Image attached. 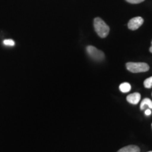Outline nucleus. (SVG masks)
Wrapping results in <instances>:
<instances>
[{
    "label": "nucleus",
    "instance_id": "nucleus-3",
    "mask_svg": "<svg viewBox=\"0 0 152 152\" xmlns=\"http://www.w3.org/2000/svg\"><path fill=\"white\" fill-rule=\"evenodd\" d=\"M86 51L90 58L96 61H102L105 58L104 53L94 46H91V45L87 46Z\"/></svg>",
    "mask_w": 152,
    "mask_h": 152
},
{
    "label": "nucleus",
    "instance_id": "nucleus-9",
    "mask_svg": "<svg viewBox=\"0 0 152 152\" xmlns=\"http://www.w3.org/2000/svg\"><path fill=\"white\" fill-rule=\"evenodd\" d=\"M144 85L146 88H151V87H152V76L144 80Z\"/></svg>",
    "mask_w": 152,
    "mask_h": 152
},
{
    "label": "nucleus",
    "instance_id": "nucleus-8",
    "mask_svg": "<svg viewBox=\"0 0 152 152\" xmlns=\"http://www.w3.org/2000/svg\"><path fill=\"white\" fill-rule=\"evenodd\" d=\"M119 89L123 93H127L131 90V85L128 83H124L120 85Z\"/></svg>",
    "mask_w": 152,
    "mask_h": 152
},
{
    "label": "nucleus",
    "instance_id": "nucleus-7",
    "mask_svg": "<svg viewBox=\"0 0 152 152\" xmlns=\"http://www.w3.org/2000/svg\"><path fill=\"white\" fill-rule=\"evenodd\" d=\"M147 106L149 109H152V101L149 98H145L142 100L141 104H140V109L144 110L145 109V106Z\"/></svg>",
    "mask_w": 152,
    "mask_h": 152
},
{
    "label": "nucleus",
    "instance_id": "nucleus-10",
    "mask_svg": "<svg viewBox=\"0 0 152 152\" xmlns=\"http://www.w3.org/2000/svg\"><path fill=\"white\" fill-rule=\"evenodd\" d=\"M4 44L5 45H7V46H14L15 45V42L14 40H12V39H5V40L4 41Z\"/></svg>",
    "mask_w": 152,
    "mask_h": 152
},
{
    "label": "nucleus",
    "instance_id": "nucleus-2",
    "mask_svg": "<svg viewBox=\"0 0 152 152\" xmlns=\"http://www.w3.org/2000/svg\"><path fill=\"white\" fill-rule=\"evenodd\" d=\"M126 68L129 71L133 73H144L149 70V66L146 63L128 62L126 64Z\"/></svg>",
    "mask_w": 152,
    "mask_h": 152
},
{
    "label": "nucleus",
    "instance_id": "nucleus-14",
    "mask_svg": "<svg viewBox=\"0 0 152 152\" xmlns=\"http://www.w3.org/2000/svg\"><path fill=\"white\" fill-rule=\"evenodd\" d=\"M149 152H152V151H149Z\"/></svg>",
    "mask_w": 152,
    "mask_h": 152
},
{
    "label": "nucleus",
    "instance_id": "nucleus-6",
    "mask_svg": "<svg viewBox=\"0 0 152 152\" xmlns=\"http://www.w3.org/2000/svg\"><path fill=\"white\" fill-rule=\"evenodd\" d=\"M117 152H140V149L137 146L129 145L127 147L121 148Z\"/></svg>",
    "mask_w": 152,
    "mask_h": 152
},
{
    "label": "nucleus",
    "instance_id": "nucleus-11",
    "mask_svg": "<svg viewBox=\"0 0 152 152\" xmlns=\"http://www.w3.org/2000/svg\"><path fill=\"white\" fill-rule=\"evenodd\" d=\"M126 1H128V3L133 4H140L143 2L144 0H125Z\"/></svg>",
    "mask_w": 152,
    "mask_h": 152
},
{
    "label": "nucleus",
    "instance_id": "nucleus-1",
    "mask_svg": "<svg viewBox=\"0 0 152 152\" xmlns=\"http://www.w3.org/2000/svg\"><path fill=\"white\" fill-rule=\"evenodd\" d=\"M94 28L97 35L102 38H105L109 35L110 28L99 17L94 19Z\"/></svg>",
    "mask_w": 152,
    "mask_h": 152
},
{
    "label": "nucleus",
    "instance_id": "nucleus-13",
    "mask_svg": "<svg viewBox=\"0 0 152 152\" xmlns=\"http://www.w3.org/2000/svg\"><path fill=\"white\" fill-rule=\"evenodd\" d=\"M149 52L152 53V42H151V47L149 48Z\"/></svg>",
    "mask_w": 152,
    "mask_h": 152
},
{
    "label": "nucleus",
    "instance_id": "nucleus-4",
    "mask_svg": "<svg viewBox=\"0 0 152 152\" xmlns=\"http://www.w3.org/2000/svg\"><path fill=\"white\" fill-rule=\"evenodd\" d=\"M144 23V19L140 16L134 17L129 20L128 23V27L131 30H137L140 26H142Z\"/></svg>",
    "mask_w": 152,
    "mask_h": 152
},
{
    "label": "nucleus",
    "instance_id": "nucleus-5",
    "mask_svg": "<svg viewBox=\"0 0 152 152\" xmlns=\"http://www.w3.org/2000/svg\"><path fill=\"white\" fill-rule=\"evenodd\" d=\"M140 99H141V95L138 92L132 93L127 96V101L132 104H137L140 101Z\"/></svg>",
    "mask_w": 152,
    "mask_h": 152
},
{
    "label": "nucleus",
    "instance_id": "nucleus-12",
    "mask_svg": "<svg viewBox=\"0 0 152 152\" xmlns=\"http://www.w3.org/2000/svg\"><path fill=\"white\" fill-rule=\"evenodd\" d=\"M151 114V111L150 109H147L145 111V115H150Z\"/></svg>",
    "mask_w": 152,
    "mask_h": 152
}]
</instances>
